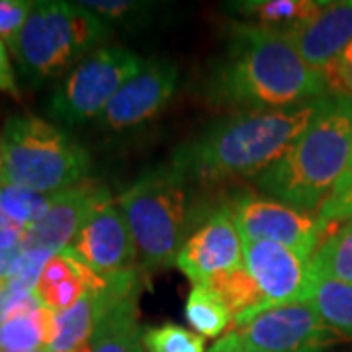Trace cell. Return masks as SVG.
<instances>
[{
  "instance_id": "7c38bea8",
  "label": "cell",
  "mask_w": 352,
  "mask_h": 352,
  "mask_svg": "<svg viewBox=\"0 0 352 352\" xmlns=\"http://www.w3.org/2000/svg\"><path fill=\"white\" fill-rule=\"evenodd\" d=\"M245 258V241L227 208L212 214L190 235L176 256V268L196 284L239 268Z\"/></svg>"
},
{
  "instance_id": "2e32d148",
  "label": "cell",
  "mask_w": 352,
  "mask_h": 352,
  "mask_svg": "<svg viewBox=\"0 0 352 352\" xmlns=\"http://www.w3.org/2000/svg\"><path fill=\"white\" fill-rule=\"evenodd\" d=\"M139 294L116 302L102 315L87 352H147L143 344V331L138 317Z\"/></svg>"
},
{
  "instance_id": "d590c367",
  "label": "cell",
  "mask_w": 352,
  "mask_h": 352,
  "mask_svg": "<svg viewBox=\"0 0 352 352\" xmlns=\"http://www.w3.org/2000/svg\"><path fill=\"white\" fill-rule=\"evenodd\" d=\"M39 352H41V351H39Z\"/></svg>"
},
{
  "instance_id": "d4e9b609",
  "label": "cell",
  "mask_w": 352,
  "mask_h": 352,
  "mask_svg": "<svg viewBox=\"0 0 352 352\" xmlns=\"http://www.w3.org/2000/svg\"><path fill=\"white\" fill-rule=\"evenodd\" d=\"M80 4L90 12L100 16L108 25L112 22H122L127 25V22H133L135 16H141L147 10V4L129 2V0H88V2H80Z\"/></svg>"
},
{
  "instance_id": "1f68e13d",
  "label": "cell",
  "mask_w": 352,
  "mask_h": 352,
  "mask_svg": "<svg viewBox=\"0 0 352 352\" xmlns=\"http://www.w3.org/2000/svg\"><path fill=\"white\" fill-rule=\"evenodd\" d=\"M352 188V151H351V159H349V164H346V170L344 175L340 178V182L337 184V188L333 190V194H339V192H346V190Z\"/></svg>"
},
{
  "instance_id": "484cf974",
  "label": "cell",
  "mask_w": 352,
  "mask_h": 352,
  "mask_svg": "<svg viewBox=\"0 0 352 352\" xmlns=\"http://www.w3.org/2000/svg\"><path fill=\"white\" fill-rule=\"evenodd\" d=\"M317 215H319L323 231L329 226L352 221V188L346 192H339V194H331L327 201L321 206V210L317 212Z\"/></svg>"
},
{
  "instance_id": "cb8c5ba5",
  "label": "cell",
  "mask_w": 352,
  "mask_h": 352,
  "mask_svg": "<svg viewBox=\"0 0 352 352\" xmlns=\"http://www.w3.org/2000/svg\"><path fill=\"white\" fill-rule=\"evenodd\" d=\"M32 0H0V39L12 51L20 32L32 14Z\"/></svg>"
},
{
  "instance_id": "e0dca14e",
  "label": "cell",
  "mask_w": 352,
  "mask_h": 352,
  "mask_svg": "<svg viewBox=\"0 0 352 352\" xmlns=\"http://www.w3.org/2000/svg\"><path fill=\"white\" fill-rule=\"evenodd\" d=\"M55 314L36 305L8 315L0 325V352H50Z\"/></svg>"
},
{
  "instance_id": "836d02e7",
  "label": "cell",
  "mask_w": 352,
  "mask_h": 352,
  "mask_svg": "<svg viewBox=\"0 0 352 352\" xmlns=\"http://www.w3.org/2000/svg\"><path fill=\"white\" fill-rule=\"evenodd\" d=\"M245 352H258V351H254V349H251V346H247V344H245Z\"/></svg>"
},
{
  "instance_id": "8fae6325",
  "label": "cell",
  "mask_w": 352,
  "mask_h": 352,
  "mask_svg": "<svg viewBox=\"0 0 352 352\" xmlns=\"http://www.w3.org/2000/svg\"><path fill=\"white\" fill-rule=\"evenodd\" d=\"M178 87V67L170 59H143L139 71L116 92L96 124L110 131H122L149 122L168 104Z\"/></svg>"
},
{
  "instance_id": "9c48e42d",
  "label": "cell",
  "mask_w": 352,
  "mask_h": 352,
  "mask_svg": "<svg viewBox=\"0 0 352 352\" xmlns=\"http://www.w3.org/2000/svg\"><path fill=\"white\" fill-rule=\"evenodd\" d=\"M245 243H276L311 258L321 241L319 215L303 212L268 196L245 194L226 206Z\"/></svg>"
},
{
  "instance_id": "44dd1931",
  "label": "cell",
  "mask_w": 352,
  "mask_h": 352,
  "mask_svg": "<svg viewBox=\"0 0 352 352\" xmlns=\"http://www.w3.org/2000/svg\"><path fill=\"white\" fill-rule=\"evenodd\" d=\"M184 315L194 333L204 339H221L231 331L233 315L223 298L208 284H196L190 289Z\"/></svg>"
},
{
  "instance_id": "7a4b0ae2",
  "label": "cell",
  "mask_w": 352,
  "mask_h": 352,
  "mask_svg": "<svg viewBox=\"0 0 352 352\" xmlns=\"http://www.w3.org/2000/svg\"><path fill=\"white\" fill-rule=\"evenodd\" d=\"M319 100L289 108L233 113L180 145L173 163L190 180H223L233 176H258L274 164L309 126Z\"/></svg>"
},
{
  "instance_id": "ba28073f",
  "label": "cell",
  "mask_w": 352,
  "mask_h": 352,
  "mask_svg": "<svg viewBox=\"0 0 352 352\" xmlns=\"http://www.w3.org/2000/svg\"><path fill=\"white\" fill-rule=\"evenodd\" d=\"M235 333L258 352H325L346 339L305 300L270 307Z\"/></svg>"
},
{
  "instance_id": "7402d4cb",
  "label": "cell",
  "mask_w": 352,
  "mask_h": 352,
  "mask_svg": "<svg viewBox=\"0 0 352 352\" xmlns=\"http://www.w3.org/2000/svg\"><path fill=\"white\" fill-rule=\"evenodd\" d=\"M51 196L34 190L0 184V221L28 229L43 215Z\"/></svg>"
},
{
  "instance_id": "277c9868",
  "label": "cell",
  "mask_w": 352,
  "mask_h": 352,
  "mask_svg": "<svg viewBox=\"0 0 352 352\" xmlns=\"http://www.w3.org/2000/svg\"><path fill=\"white\" fill-rule=\"evenodd\" d=\"M188 184L186 173L170 161L147 168L120 194L118 204L131 229L143 270L176 264L188 239Z\"/></svg>"
},
{
  "instance_id": "52a82bcc",
  "label": "cell",
  "mask_w": 352,
  "mask_h": 352,
  "mask_svg": "<svg viewBox=\"0 0 352 352\" xmlns=\"http://www.w3.org/2000/svg\"><path fill=\"white\" fill-rule=\"evenodd\" d=\"M143 59L126 47L102 45L73 67L53 90L47 112L65 126L96 122Z\"/></svg>"
},
{
  "instance_id": "30bf717a",
  "label": "cell",
  "mask_w": 352,
  "mask_h": 352,
  "mask_svg": "<svg viewBox=\"0 0 352 352\" xmlns=\"http://www.w3.org/2000/svg\"><path fill=\"white\" fill-rule=\"evenodd\" d=\"M69 251L98 276H113L139 266L138 247L118 200L108 196L80 227Z\"/></svg>"
},
{
  "instance_id": "9a60e30c",
  "label": "cell",
  "mask_w": 352,
  "mask_h": 352,
  "mask_svg": "<svg viewBox=\"0 0 352 352\" xmlns=\"http://www.w3.org/2000/svg\"><path fill=\"white\" fill-rule=\"evenodd\" d=\"M288 38L303 61L325 76L352 41V0L323 2L321 10Z\"/></svg>"
},
{
  "instance_id": "ac0fdd59",
  "label": "cell",
  "mask_w": 352,
  "mask_h": 352,
  "mask_svg": "<svg viewBox=\"0 0 352 352\" xmlns=\"http://www.w3.org/2000/svg\"><path fill=\"white\" fill-rule=\"evenodd\" d=\"M303 300L311 303L335 331L352 339V284L337 278L309 274V286Z\"/></svg>"
},
{
  "instance_id": "f546056e",
  "label": "cell",
  "mask_w": 352,
  "mask_h": 352,
  "mask_svg": "<svg viewBox=\"0 0 352 352\" xmlns=\"http://www.w3.org/2000/svg\"><path fill=\"white\" fill-rule=\"evenodd\" d=\"M22 249H12V251H0V286L8 284L10 274H12V268L18 256H20Z\"/></svg>"
},
{
  "instance_id": "8992f818",
  "label": "cell",
  "mask_w": 352,
  "mask_h": 352,
  "mask_svg": "<svg viewBox=\"0 0 352 352\" xmlns=\"http://www.w3.org/2000/svg\"><path fill=\"white\" fill-rule=\"evenodd\" d=\"M112 28L80 2H34L12 55L28 80L41 82L69 73L110 38Z\"/></svg>"
},
{
  "instance_id": "ffe728a7",
  "label": "cell",
  "mask_w": 352,
  "mask_h": 352,
  "mask_svg": "<svg viewBox=\"0 0 352 352\" xmlns=\"http://www.w3.org/2000/svg\"><path fill=\"white\" fill-rule=\"evenodd\" d=\"M309 274L352 284V221L329 226L309 258Z\"/></svg>"
},
{
  "instance_id": "f1b7e54d",
  "label": "cell",
  "mask_w": 352,
  "mask_h": 352,
  "mask_svg": "<svg viewBox=\"0 0 352 352\" xmlns=\"http://www.w3.org/2000/svg\"><path fill=\"white\" fill-rule=\"evenodd\" d=\"M208 352H245V342L241 339L239 333L229 331L221 339L215 340L214 346Z\"/></svg>"
},
{
  "instance_id": "6da1fadb",
  "label": "cell",
  "mask_w": 352,
  "mask_h": 352,
  "mask_svg": "<svg viewBox=\"0 0 352 352\" xmlns=\"http://www.w3.org/2000/svg\"><path fill=\"white\" fill-rule=\"evenodd\" d=\"M206 92L214 106L239 113L305 104L327 96L329 88L286 34L243 22L229 28Z\"/></svg>"
},
{
  "instance_id": "83f0119b",
  "label": "cell",
  "mask_w": 352,
  "mask_h": 352,
  "mask_svg": "<svg viewBox=\"0 0 352 352\" xmlns=\"http://www.w3.org/2000/svg\"><path fill=\"white\" fill-rule=\"evenodd\" d=\"M8 45L0 39V92L8 94L12 98H20V87L16 80V73H14L12 61H10V53H8Z\"/></svg>"
},
{
  "instance_id": "603a6c76",
  "label": "cell",
  "mask_w": 352,
  "mask_h": 352,
  "mask_svg": "<svg viewBox=\"0 0 352 352\" xmlns=\"http://www.w3.org/2000/svg\"><path fill=\"white\" fill-rule=\"evenodd\" d=\"M147 352H208L206 339L178 323H163L143 331Z\"/></svg>"
},
{
  "instance_id": "5b68a950",
  "label": "cell",
  "mask_w": 352,
  "mask_h": 352,
  "mask_svg": "<svg viewBox=\"0 0 352 352\" xmlns=\"http://www.w3.org/2000/svg\"><path fill=\"white\" fill-rule=\"evenodd\" d=\"M4 184L53 196L87 180L90 157L65 129L34 113H16L2 127Z\"/></svg>"
},
{
  "instance_id": "e575fe53",
  "label": "cell",
  "mask_w": 352,
  "mask_h": 352,
  "mask_svg": "<svg viewBox=\"0 0 352 352\" xmlns=\"http://www.w3.org/2000/svg\"><path fill=\"white\" fill-rule=\"evenodd\" d=\"M78 352H87V349H85V351H78Z\"/></svg>"
},
{
  "instance_id": "4fadbf2b",
  "label": "cell",
  "mask_w": 352,
  "mask_h": 352,
  "mask_svg": "<svg viewBox=\"0 0 352 352\" xmlns=\"http://www.w3.org/2000/svg\"><path fill=\"white\" fill-rule=\"evenodd\" d=\"M108 196L110 192L104 184L88 178L59 194H53L43 215L25 229L22 251L57 254L69 249L80 227Z\"/></svg>"
},
{
  "instance_id": "3957f363",
  "label": "cell",
  "mask_w": 352,
  "mask_h": 352,
  "mask_svg": "<svg viewBox=\"0 0 352 352\" xmlns=\"http://www.w3.org/2000/svg\"><path fill=\"white\" fill-rule=\"evenodd\" d=\"M351 151L352 98L327 94L302 135L254 176V184L268 198L317 214L344 175Z\"/></svg>"
},
{
  "instance_id": "d6a6232c",
  "label": "cell",
  "mask_w": 352,
  "mask_h": 352,
  "mask_svg": "<svg viewBox=\"0 0 352 352\" xmlns=\"http://www.w3.org/2000/svg\"><path fill=\"white\" fill-rule=\"evenodd\" d=\"M0 184H4V159H2V133H0Z\"/></svg>"
},
{
  "instance_id": "5bb4252c",
  "label": "cell",
  "mask_w": 352,
  "mask_h": 352,
  "mask_svg": "<svg viewBox=\"0 0 352 352\" xmlns=\"http://www.w3.org/2000/svg\"><path fill=\"white\" fill-rule=\"evenodd\" d=\"M243 266L261 298V314L305 298L309 286V258L302 254L276 243H245Z\"/></svg>"
},
{
  "instance_id": "d6986e66",
  "label": "cell",
  "mask_w": 352,
  "mask_h": 352,
  "mask_svg": "<svg viewBox=\"0 0 352 352\" xmlns=\"http://www.w3.org/2000/svg\"><path fill=\"white\" fill-rule=\"evenodd\" d=\"M321 6L323 2L317 0H249L237 2L235 10L251 18L252 24L264 25L288 36L300 25L309 22L321 10Z\"/></svg>"
},
{
  "instance_id": "4316f807",
  "label": "cell",
  "mask_w": 352,
  "mask_h": 352,
  "mask_svg": "<svg viewBox=\"0 0 352 352\" xmlns=\"http://www.w3.org/2000/svg\"><path fill=\"white\" fill-rule=\"evenodd\" d=\"M325 80H327L329 94H340L352 98V41L342 51L337 63L329 69Z\"/></svg>"
},
{
  "instance_id": "4dcf8cb0",
  "label": "cell",
  "mask_w": 352,
  "mask_h": 352,
  "mask_svg": "<svg viewBox=\"0 0 352 352\" xmlns=\"http://www.w3.org/2000/svg\"><path fill=\"white\" fill-rule=\"evenodd\" d=\"M10 315V289L8 286H0V325L4 323V319Z\"/></svg>"
}]
</instances>
